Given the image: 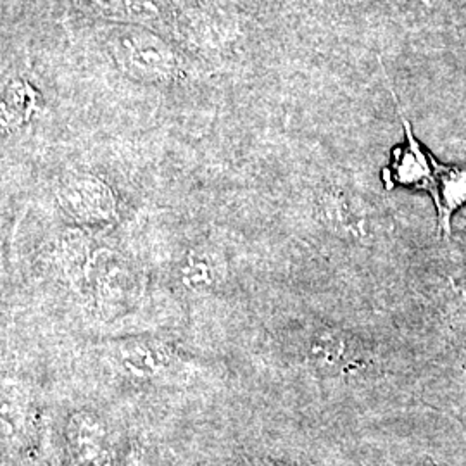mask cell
I'll return each instance as SVG.
<instances>
[{"instance_id":"obj_1","label":"cell","mask_w":466,"mask_h":466,"mask_svg":"<svg viewBox=\"0 0 466 466\" xmlns=\"http://www.w3.org/2000/svg\"><path fill=\"white\" fill-rule=\"evenodd\" d=\"M398 111L406 138L404 144L392 152V163L383 171V182L387 188L404 185L425 190L435 204L439 230L451 235V219L466 202V167H446L439 163L418 142L400 106Z\"/></svg>"},{"instance_id":"obj_2","label":"cell","mask_w":466,"mask_h":466,"mask_svg":"<svg viewBox=\"0 0 466 466\" xmlns=\"http://www.w3.org/2000/svg\"><path fill=\"white\" fill-rule=\"evenodd\" d=\"M57 198L67 217L78 223L102 225L116 219V199L113 190L94 175L75 173L65 177Z\"/></svg>"},{"instance_id":"obj_3","label":"cell","mask_w":466,"mask_h":466,"mask_svg":"<svg viewBox=\"0 0 466 466\" xmlns=\"http://www.w3.org/2000/svg\"><path fill=\"white\" fill-rule=\"evenodd\" d=\"M116 40L113 50L123 66L159 78L171 76L178 67L173 52L154 36L130 30L117 34Z\"/></svg>"},{"instance_id":"obj_4","label":"cell","mask_w":466,"mask_h":466,"mask_svg":"<svg viewBox=\"0 0 466 466\" xmlns=\"http://www.w3.org/2000/svg\"><path fill=\"white\" fill-rule=\"evenodd\" d=\"M117 361L125 371L138 379H154L171 367L173 358L157 344L130 342L117 350Z\"/></svg>"},{"instance_id":"obj_5","label":"cell","mask_w":466,"mask_h":466,"mask_svg":"<svg viewBox=\"0 0 466 466\" xmlns=\"http://www.w3.org/2000/svg\"><path fill=\"white\" fill-rule=\"evenodd\" d=\"M309 354L323 367H344L350 361L348 344L335 333H321L315 337L309 348Z\"/></svg>"},{"instance_id":"obj_6","label":"cell","mask_w":466,"mask_h":466,"mask_svg":"<svg viewBox=\"0 0 466 466\" xmlns=\"http://www.w3.org/2000/svg\"><path fill=\"white\" fill-rule=\"evenodd\" d=\"M35 90L28 84L17 80L9 85L4 97V111L9 109V121H23L34 113Z\"/></svg>"},{"instance_id":"obj_7","label":"cell","mask_w":466,"mask_h":466,"mask_svg":"<svg viewBox=\"0 0 466 466\" xmlns=\"http://www.w3.org/2000/svg\"><path fill=\"white\" fill-rule=\"evenodd\" d=\"M217 279V267L206 256H190L184 268V280L190 289H204L213 285Z\"/></svg>"}]
</instances>
